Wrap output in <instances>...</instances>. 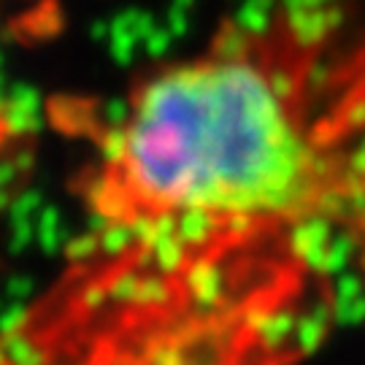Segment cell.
<instances>
[{
    "mask_svg": "<svg viewBox=\"0 0 365 365\" xmlns=\"http://www.w3.org/2000/svg\"><path fill=\"white\" fill-rule=\"evenodd\" d=\"M279 11L133 90L90 209L155 260L179 365H295L365 274V43Z\"/></svg>",
    "mask_w": 365,
    "mask_h": 365,
    "instance_id": "1",
    "label": "cell"
}]
</instances>
